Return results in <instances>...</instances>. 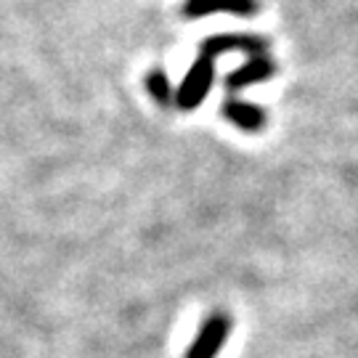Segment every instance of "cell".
<instances>
[{"label": "cell", "mask_w": 358, "mask_h": 358, "mask_svg": "<svg viewBox=\"0 0 358 358\" xmlns=\"http://www.w3.org/2000/svg\"><path fill=\"white\" fill-rule=\"evenodd\" d=\"M276 72V64L271 62L268 56H252L247 59V64H242L239 69H234L229 77H226V88L231 93L247 88V85H255V83H266L271 80Z\"/></svg>", "instance_id": "5"}, {"label": "cell", "mask_w": 358, "mask_h": 358, "mask_svg": "<svg viewBox=\"0 0 358 358\" xmlns=\"http://www.w3.org/2000/svg\"><path fill=\"white\" fill-rule=\"evenodd\" d=\"M146 88H149V93L154 96V101L162 103V106H170L173 99H176V93L170 90V80H167V75L162 69H152V72H149Z\"/></svg>", "instance_id": "7"}, {"label": "cell", "mask_w": 358, "mask_h": 358, "mask_svg": "<svg viewBox=\"0 0 358 358\" xmlns=\"http://www.w3.org/2000/svg\"><path fill=\"white\" fill-rule=\"evenodd\" d=\"M213 80H215V59L207 53H199V59L194 62L189 75L180 83L178 93H176V103L180 109H196L207 99V93L213 88Z\"/></svg>", "instance_id": "1"}, {"label": "cell", "mask_w": 358, "mask_h": 358, "mask_svg": "<svg viewBox=\"0 0 358 358\" xmlns=\"http://www.w3.org/2000/svg\"><path fill=\"white\" fill-rule=\"evenodd\" d=\"M223 117L242 130L266 128V112L255 103L239 101V99H231V101L223 103Z\"/></svg>", "instance_id": "6"}, {"label": "cell", "mask_w": 358, "mask_h": 358, "mask_svg": "<svg viewBox=\"0 0 358 358\" xmlns=\"http://www.w3.org/2000/svg\"><path fill=\"white\" fill-rule=\"evenodd\" d=\"M229 334H231L229 316L220 313V310L210 313V316L202 321V329L194 337V343H192V348H189L186 358H215L217 353H220L223 343L229 340Z\"/></svg>", "instance_id": "2"}, {"label": "cell", "mask_w": 358, "mask_h": 358, "mask_svg": "<svg viewBox=\"0 0 358 358\" xmlns=\"http://www.w3.org/2000/svg\"><path fill=\"white\" fill-rule=\"evenodd\" d=\"M202 53L220 56V53H247L252 56H268V43L257 35H215L202 43Z\"/></svg>", "instance_id": "3"}, {"label": "cell", "mask_w": 358, "mask_h": 358, "mask_svg": "<svg viewBox=\"0 0 358 358\" xmlns=\"http://www.w3.org/2000/svg\"><path fill=\"white\" fill-rule=\"evenodd\" d=\"M260 11L257 0H186L183 13L189 19H202L213 13H234V16H255Z\"/></svg>", "instance_id": "4"}]
</instances>
